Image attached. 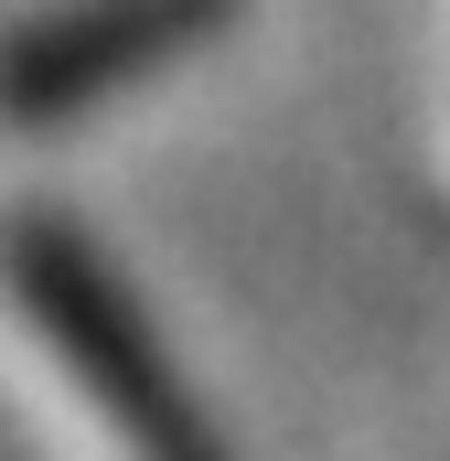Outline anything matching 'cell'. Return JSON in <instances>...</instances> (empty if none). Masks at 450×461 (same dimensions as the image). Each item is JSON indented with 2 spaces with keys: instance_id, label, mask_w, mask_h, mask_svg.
Returning <instances> with one entry per match:
<instances>
[{
  "instance_id": "6da1fadb",
  "label": "cell",
  "mask_w": 450,
  "mask_h": 461,
  "mask_svg": "<svg viewBox=\"0 0 450 461\" xmlns=\"http://www.w3.org/2000/svg\"><path fill=\"white\" fill-rule=\"evenodd\" d=\"M0 322L22 365L54 386L65 429L86 461H204L183 408L161 397V365L108 301V279L65 236H0Z\"/></svg>"
}]
</instances>
